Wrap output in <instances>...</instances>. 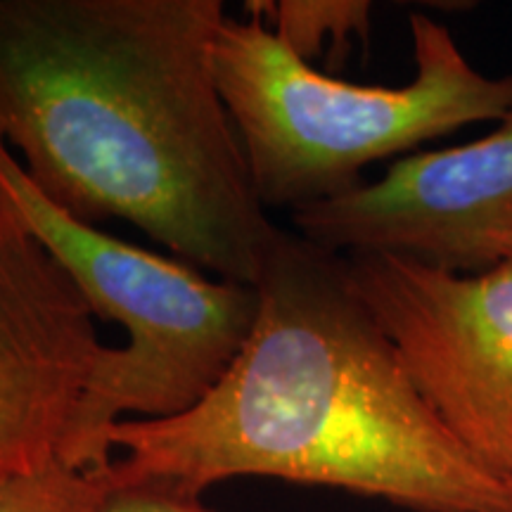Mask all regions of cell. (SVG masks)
<instances>
[{
    "label": "cell",
    "instance_id": "cell-3",
    "mask_svg": "<svg viewBox=\"0 0 512 512\" xmlns=\"http://www.w3.org/2000/svg\"><path fill=\"white\" fill-rule=\"evenodd\" d=\"M408 24L413 79L361 86L313 69L256 17L223 19L211 48L216 86L266 211L332 200L358 188L373 162L508 112L512 76L477 72L425 12Z\"/></svg>",
    "mask_w": 512,
    "mask_h": 512
},
{
    "label": "cell",
    "instance_id": "cell-5",
    "mask_svg": "<svg viewBox=\"0 0 512 512\" xmlns=\"http://www.w3.org/2000/svg\"><path fill=\"white\" fill-rule=\"evenodd\" d=\"M351 278L408 375L472 456L512 475V256L448 273L394 254H347Z\"/></svg>",
    "mask_w": 512,
    "mask_h": 512
},
{
    "label": "cell",
    "instance_id": "cell-11",
    "mask_svg": "<svg viewBox=\"0 0 512 512\" xmlns=\"http://www.w3.org/2000/svg\"><path fill=\"white\" fill-rule=\"evenodd\" d=\"M508 484H510V489H512V475L508 477Z\"/></svg>",
    "mask_w": 512,
    "mask_h": 512
},
{
    "label": "cell",
    "instance_id": "cell-7",
    "mask_svg": "<svg viewBox=\"0 0 512 512\" xmlns=\"http://www.w3.org/2000/svg\"><path fill=\"white\" fill-rule=\"evenodd\" d=\"M107 349L72 275L0 195V484L62 463Z\"/></svg>",
    "mask_w": 512,
    "mask_h": 512
},
{
    "label": "cell",
    "instance_id": "cell-6",
    "mask_svg": "<svg viewBox=\"0 0 512 512\" xmlns=\"http://www.w3.org/2000/svg\"><path fill=\"white\" fill-rule=\"evenodd\" d=\"M335 254H394L448 273L512 256V102L489 136L396 159L380 181L290 214Z\"/></svg>",
    "mask_w": 512,
    "mask_h": 512
},
{
    "label": "cell",
    "instance_id": "cell-9",
    "mask_svg": "<svg viewBox=\"0 0 512 512\" xmlns=\"http://www.w3.org/2000/svg\"><path fill=\"white\" fill-rule=\"evenodd\" d=\"M105 484L102 470L55 463L0 484V512H93Z\"/></svg>",
    "mask_w": 512,
    "mask_h": 512
},
{
    "label": "cell",
    "instance_id": "cell-8",
    "mask_svg": "<svg viewBox=\"0 0 512 512\" xmlns=\"http://www.w3.org/2000/svg\"><path fill=\"white\" fill-rule=\"evenodd\" d=\"M245 8L309 64L323 50L325 38L342 53H347L351 38L366 43L373 15L368 0H252Z\"/></svg>",
    "mask_w": 512,
    "mask_h": 512
},
{
    "label": "cell",
    "instance_id": "cell-1",
    "mask_svg": "<svg viewBox=\"0 0 512 512\" xmlns=\"http://www.w3.org/2000/svg\"><path fill=\"white\" fill-rule=\"evenodd\" d=\"M221 0H0V140L57 207L254 285L256 197L211 48Z\"/></svg>",
    "mask_w": 512,
    "mask_h": 512
},
{
    "label": "cell",
    "instance_id": "cell-10",
    "mask_svg": "<svg viewBox=\"0 0 512 512\" xmlns=\"http://www.w3.org/2000/svg\"><path fill=\"white\" fill-rule=\"evenodd\" d=\"M93 512H211L200 491L162 477H133L114 463L105 467V484Z\"/></svg>",
    "mask_w": 512,
    "mask_h": 512
},
{
    "label": "cell",
    "instance_id": "cell-2",
    "mask_svg": "<svg viewBox=\"0 0 512 512\" xmlns=\"http://www.w3.org/2000/svg\"><path fill=\"white\" fill-rule=\"evenodd\" d=\"M259 311L226 375L188 413L126 418L114 467L192 491L273 477L413 512H512V489L415 387L344 254L280 228L256 275Z\"/></svg>",
    "mask_w": 512,
    "mask_h": 512
},
{
    "label": "cell",
    "instance_id": "cell-4",
    "mask_svg": "<svg viewBox=\"0 0 512 512\" xmlns=\"http://www.w3.org/2000/svg\"><path fill=\"white\" fill-rule=\"evenodd\" d=\"M0 195L29 233L72 275L95 318L126 330L88 382L69 427L62 465L102 470L110 432L126 415L188 413L240 354L259 311L254 285L209 278L181 259L119 240L57 207L0 140Z\"/></svg>",
    "mask_w": 512,
    "mask_h": 512
}]
</instances>
